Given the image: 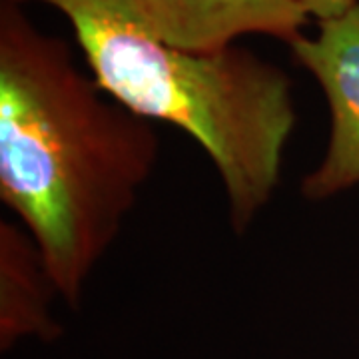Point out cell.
Masks as SVG:
<instances>
[{
	"mask_svg": "<svg viewBox=\"0 0 359 359\" xmlns=\"http://www.w3.org/2000/svg\"><path fill=\"white\" fill-rule=\"evenodd\" d=\"M150 120L106 102L60 39L0 8V198L78 306L158 160Z\"/></svg>",
	"mask_w": 359,
	"mask_h": 359,
	"instance_id": "1",
	"label": "cell"
},
{
	"mask_svg": "<svg viewBox=\"0 0 359 359\" xmlns=\"http://www.w3.org/2000/svg\"><path fill=\"white\" fill-rule=\"evenodd\" d=\"M36 2L68 18L92 78L114 102L184 130L204 148L224 184L231 228L248 230L280 186L297 122L285 72L236 46L200 54L168 44L142 0Z\"/></svg>",
	"mask_w": 359,
	"mask_h": 359,
	"instance_id": "2",
	"label": "cell"
},
{
	"mask_svg": "<svg viewBox=\"0 0 359 359\" xmlns=\"http://www.w3.org/2000/svg\"><path fill=\"white\" fill-rule=\"evenodd\" d=\"M290 48L318 80L330 108L323 160L302 182L308 200H325L359 184V4L320 22L318 36H299Z\"/></svg>",
	"mask_w": 359,
	"mask_h": 359,
	"instance_id": "3",
	"label": "cell"
},
{
	"mask_svg": "<svg viewBox=\"0 0 359 359\" xmlns=\"http://www.w3.org/2000/svg\"><path fill=\"white\" fill-rule=\"evenodd\" d=\"M156 32L168 44L212 54L248 34L292 44L308 25L299 0H142Z\"/></svg>",
	"mask_w": 359,
	"mask_h": 359,
	"instance_id": "4",
	"label": "cell"
},
{
	"mask_svg": "<svg viewBox=\"0 0 359 359\" xmlns=\"http://www.w3.org/2000/svg\"><path fill=\"white\" fill-rule=\"evenodd\" d=\"M56 283L32 236L13 222H0V347L22 339L50 341L60 327L50 316Z\"/></svg>",
	"mask_w": 359,
	"mask_h": 359,
	"instance_id": "5",
	"label": "cell"
},
{
	"mask_svg": "<svg viewBox=\"0 0 359 359\" xmlns=\"http://www.w3.org/2000/svg\"><path fill=\"white\" fill-rule=\"evenodd\" d=\"M299 2L306 8V13L318 18L320 22L341 16L359 4V0H299Z\"/></svg>",
	"mask_w": 359,
	"mask_h": 359,
	"instance_id": "6",
	"label": "cell"
}]
</instances>
